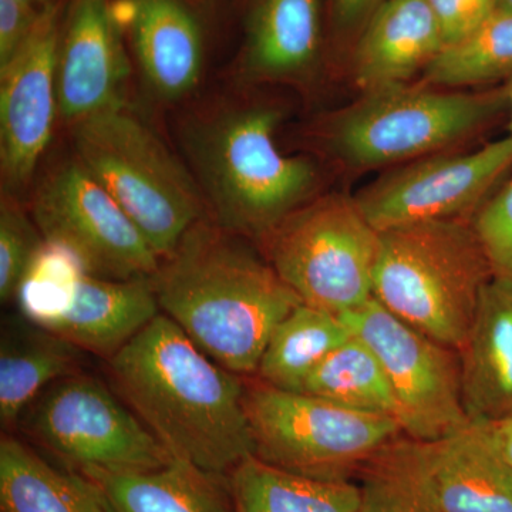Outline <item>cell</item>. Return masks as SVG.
Wrapping results in <instances>:
<instances>
[{"mask_svg": "<svg viewBox=\"0 0 512 512\" xmlns=\"http://www.w3.org/2000/svg\"><path fill=\"white\" fill-rule=\"evenodd\" d=\"M107 362L114 392L174 458L228 476L254 456L242 376L163 312Z\"/></svg>", "mask_w": 512, "mask_h": 512, "instance_id": "obj_1", "label": "cell"}, {"mask_svg": "<svg viewBox=\"0 0 512 512\" xmlns=\"http://www.w3.org/2000/svg\"><path fill=\"white\" fill-rule=\"evenodd\" d=\"M217 222H195L153 281L161 312L215 363L255 376L276 326L302 305L264 254Z\"/></svg>", "mask_w": 512, "mask_h": 512, "instance_id": "obj_2", "label": "cell"}, {"mask_svg": "<svg viewBox=\"0 0 512 512\" xmlns=\"http://www.w3.org/2000/svg\"><path fill=\"white\" fill-rule=\"evenodd\" d=\"M279 123L275 107L239 104L192 117L181 133L212 221L259 244L312 200L319 183L311 160L282 153Z\"/></svg>", "mask_w": 512, "mask_h": 512, "instance_id": "obj_3", "label": "cell"}, {"mask_svg": "<svg viewBox=\"0 0 512 512\" xmlns=\"http://www.w3.org/2000/svg\"><path fill=\"white\" fill-rule=\"evenodd\" d=\"M493 279L471 221H421L379 231L373 298L450 348L463 346Z\"/></svg>", "mask_w": 512, "mask_h": 512, "instance_id": "obj_4", "label": "cell"}, {"mask_svg": "<svg viewBox=\"0 0 512 512\" xmlns=\"http://www.w3.org/2000/svg\"><path fill=\"white\" fill-rule=\"evenodd\" d=\"M74 153L140 229L158 258L204 218L194 175L124 104L73 124Z\"/></svg>", "mask_w": 512, "mask_h": 512, "instance_id": "obj_5", "label": "cell"}, {"mask_svg": "<svg viewBox=\"0 0 512 512\" xmlns=\"http://www.w3.org/2000/svg\"><path fill=\"white\" fill-rule=\"evenodd\" d=\"M507 113L504 87L450 92L393 84L363 92L326 126L330 151L359 171L402 165L476 136Z\"/></svg>", "mask_w": 512, "mask_h": 512, "instance_id": "obj_6", "label": "cell"}, {"mask_svg": "<svg viewBox=\"0 0 512 512\" xmlns=\"http://www.w3.org/2000/svg\"><path fill=\"white\" fill-rule=\"evenodd\" d=\"M254 456L296 476L352 481L403 433L393 417L357 412L322 397L245 382Z\"/></svg>", "mask_w": 512, "mask_h": 512, "instance_id": "obj_7", "label": "cell"}, {"mask_svg": "<svg viewBox=\"0 0 512 512\" xmlns=\"http://www.w3.org/2000/svg\"><path fill=\"white\" fill-rule=\"evenodd\" d=\"M261 247L305 305L342 316L373 298L379 231L353 197L312 198L288 215Z\"/></svg>", "mask_w": 512, "mask_h": 512, "instance_id": "obj_8", "label": "cell"}, {"mask_svg": "<svg viewBox=\"0 0 512 512\" xmlns=\"http://www.w3.org/2000/svg\"><path fill=\"white\" fill-rule=\"evenodd\" d=\"M23 413L30 437L79 473L156 470L174 458L119 394L86 373L50 384Z\"/></svg>", "mask_w": 512, "mask_h": 512, "instance_id": "obj_9", "label": "cell"}, {"mask_svg": "<svg viewBox=\"0 0 512 512\" xmlns=\"http://www.w3.org/2000/svg\"><path fill=\"white\" fill-rule=\"evenodd\" d=\"M32 218L45 242L72 255L84 274L130 281L153 278L160 265L140 229L77 158L46 175Z\"/></svg>", "mask_w": 512, "mask_h": 512, "instance_id": "obj_10", "label": "cell"}, {"mask_svg": "<svg viewBox=\"0 0 512 512\" xmlns=\"http://www.w3.org/2000/svg\"><path fill=\"white\" fill-rule=\"evenodd\" d=\"M342 319L382 363L406 436L430 443L470 423L457 349L413 328L375 298Z\"/></svg>", "mask_w": 512, "mask_h": 512, "instance_id": "obj_11", "label": "cell"}, {"mask_svg": "<svg viewBox=\"0 0 512 512\" xmlns=\"http://www.w3.org/2000/svg\"><path fill=\"white\" fill-rule=\"evenodd\" d=\"M511 170L508 134L473 153H437L397 165L353 198L377 231L421 221H471Z\"/></svg>", "mask_w": 512, "mask_h": 512, "instance_id": "obj_12", "label": "cell"}, {"mask_svg": "<svg viewBox=\"0 0 512 512\" xmlns=\"http://www.w3.org/2000/svg\"><path fill=\"white\" fill-rule=\"evenodd\" d=\"M60 12L62 2L46 9L25 45L0 67V173L8 194L32 180L59 114Z\"/></svg>", "mask_w": 512, "mask_h": 512, "instance_id": "obj_13", "label": "cell"}, {"mask_svg": "<svg viewBox=\"0 0 512 512\" xmlns=\"http://www.w3.org/2000/svg\"><path fill=\"white\" fill-rule=\"evenodd\" d=\"M113 0H72L57 57L59 116L69 124L121 106L130 74Z\"/></svg>", "mask_w": 512, "mask_h": 512, "instance_id": "obj_14", "label": "cell"}, {"mask_svg": "<svg viewBox=\"0 0 512 512\" xmlns=\"http://www.w3.org/2000/svg\"><path fill=\"white\" fill-rule=\"evenodd\" d=\"M158 313L151 278L111 281L82 272L63 302L35 323L82 352L109 360Z\"/></svg>", "mask_w": 512, "mask_h": 512, "instance_id": "obj_15", "label": "cell"}, {"mask_svg": "<svg viewBox=\"0 0 512 512\" xmlns=\"http://www.w3.org/2000/svg\"><path fill=\"white\" fill-rule=\"evenodd\" d=\"M111 9L120 29L131 32L151 92L165 101L188 96L201 79L204 39L183 0H116Z\"/></svg>", "mask_w": 512, "mask_h": 512, "instance_id": "obj_16", "label": "cell"}, {"mask_svg": "<svg viewBox=\"0 0 512 512\" xmlns=\"http://www.w3.org/2000/svg\"><path fill=\"white\" fill-rule=\"evenodd\" d=\"M446 47L427 0H384L367 20L353 55V80L363 92L410 83Z\"/></svg>", "mask_w": 512, "mask_h": 512, "instance_id": "obj_17", "label": "cell"}, {"mask_svg": "<svg viewBox=\"0 0 512 512\" xmlns=\"http://www.w3.org/2000/svg\"><path fill=\"white\" fill-rule=\"evenodd\" d=\"M461 393L470 421L494 423L512 414V281L494 278L458 349Z\"/></svg>", "mask_w": 512, "mask_h": 512, "instance_id": "obj_18", "label": "cell"}, {"mask_svg": "<svg viewBox=\"0 0 512 512\" xmlns=\"http://www.w3.org/2000/svg\"><path fill=\"white\" fill-rule=\"evenodd\" d=\"M424 446L443 512H512V464L487 423L470 421Z\"/></svg>", "mask_w": 512, "mask_h": 512, "instance_id": "obj_19", "label": "cell"}, {"mask_svg": "<svg viewBox=\"0 0 512 512\" xmlns=\"http://www.w3.org/2000/svg\"><path fill=\"white\" fill-rule=\"evenodd\" d=\"M322 43L320 0H254L241 72L249 82H303Z\"/></svg>", "mask_w": 512, "mask_h": 512, "instance_id": "obj_20", "label": "cell"}, {"mask_svg": "<svg viewBox=\"0 0 512 512\" xmlns=\"http://www.w3.org/2000/svg\"><path fill=\"white\" fill-rule=\"evenodd\" d=\"M80 474L97 488L106 512H232L228 476L181 458L156 470Z\"/></svg>", "mask_w": 512, "mask_h": 512, "instance_id": "obj_21", "label": "cell"}, {"mask_svg": "<svg viewBox=\"0 0 512 512\" xmlns=\"http://www.w3.org/2000/svg\"><path fill=\"white\" fill-rule=\"evenodd\" d=\"M28 319V318H26ZM80 353L32 320L10 319L0 339V421L8 427L43 390L79 372Z\"/></svg>", "mask_w": 512, "mask_h": 512, "instance_id": "obj_22", "label": "cell"}, {"mask_svg": "<svg viewBox=\"0 0 512 512\" xmlns=\"http://www.w3.org/2000/svg\"><path fill=\"white\" fill-rule=\"evenodd\" d=\"M0 511L106 512L97 488L77 471L60 470L22 441L0 440Z\"/></svg>", "mask_w": 512, "mask_h": 512, "instance_id": "obj_23", "label": "cell"}, {"mask_svg": "<svg viewBox=\"0 0 512 512\" xmlns=\"http://www.w3.org/2000/svg\"><path fill=\"white\" fill-rule=\"evenodd\" d=\"M232 512H357L359 484L296 476L255 456L228 474Z\"/></svg>", "mask_w": 512, "mask_h": 512, "instance_id": "obj_24", "label": "cell"}, {"mask_svg": "<svg viewBox=\"0 0 512 512\" xmlns=\"http://www.w3.org/2000/svg\"><path fill=\"white\" fill-rule=\"evenodd\" d=\"M350 336L342 316L302 303L276 326L255 377L276 389L301 392L313 370Z\"/></svg>", "mask_w": 512, "mask_h": 512, "instance_id": "obj_25", "label": "cell"}, {"mask_svg": "<svg viewBox=\"0 0 512 512\" xmlns=\"http://www.w3.org/2000/svg\"><path fill=\"white\" fill-rule=\"evenodd\" d=\"M357 512H443L426 446L406 434L390 441L359 474Z\"/></svg>", "mask_w": 512, "mask_h": 512, "instance_id": "obj_26", "label": "cell"}, {"mask_svg": "<svg viewBox=\"0 0 512 512\" xmlns=\"http://www.w3.org/2000/svg\"><path fill=\"white\" fill-rule=\"evenodd\" d=\"M301 392L357 412L380 414L399 421L396 399L382 363L353 333L313 370Z\"/></svg>", "mask_w": 512, "mask_h": 512, "instance_id": "obj_27", "label": "cell"}, {"mask_svg": "<svg viewBox=\"0 0 512 512\" xmlns=\"http://www.w3.org/2000/svg\"><path fill=\"white\" fill-rule=\"evenodd\" d=\"M512 76V12L495 10L478 28L448 45L421 83L440 89L484 86Z\"/></svg>", "mask_w": 512, "mask_h": 512, "instance_id": "obj_28", "label": "cell"}, {"mask_svg": "<svg viewBox=\"0 0 512 512\" xmlns=\"http://www.w3.org/2000/svg\"><path fill=\"white\" fill-rule=\"evenodd\" d=\"M45 245L35 221L30 220L13 194L3 192L0 202V301L18 295L36 255Z\"/></svg>", "mask_w": 512, "mask_h": 512, "instance_id": "obj_29", "label": "cell"}, {"mask_svg": "<svg viewBox=\"0 0 512 512\" xmlns=\"http://www.w3.org/2000/svg\"><path fill=\"white\" fill-rule=\"evenodd\" d=\"M485 249L494 278L512 281V177L471 220Z\"/></svg>", "mask_w": 512, "mask_h": 512, "instance_id": "obj_30", "label": "cell"}, {"mask_svg": "<svg viewBox=\"0 0 512 512\" xmlns=\"http://www.w3.org/2000/svg\"><path fill=\"white\" fill-rule=\"evenodd\" d=\"M436 15L446 46L478 28L497 10V0H427Z\"/></svg>", "mask_w": 512, "mask_h": 512, "instance_id": "obj_31", "label": "cell"}, {"mask_svg": "<svg viewBox=\"0 0 512 512\" xmlns=\"http://www.w3.org/2000/svg\"><path fill=\"white\" fill-rule=\"evenodd\" d=\"M43 13L25 0H0V67L25 45Z\"/></svg>", "mask_w": 512, "mask_h": 512, "instance_id": "obj_32", "label": "cell"}, {"mask_svg": "<svg viewBox=\"0 0 512 512\" xmlns=\"http://www.w3.org/2000/svg\"><path fill=\"white\" fill-rule=\"evenodd\" d=\"M384 0H332L333 15L343 28H353L367 22Z\"/></svg>", "mask_w": 512, "mask_h": 512, "instance_id": "obj_33", "label": "cell"}, {"mask_svg": "<svg viewBox=\"0 0 512 512\" xmlns=\"http://www.w3.org/2000/svg\"><path fill=\"white\" fill-rule=\"evenodd\" d=\"M487 426L495 446L512 464V414L494 423H487Z\"/></svg>", "mask_w": 512, "mask_h": 512, "instance_id": "obj_34", "label": "cell"}, {"mask_svg": "<svg viewBox=\"0 0 512 512\" xmlns=\"http://www.w3.org/2000/svg\"><path fill=\"white\" fill-rule=\"evenodd\" d=\"M505 99H507L508 134L512 136V76L504 84Z\"/></svg>", "mask_w": 512, "mask_h": 512, "instance_id": "obj_35", "label": "cell"}, {"mask_svg": "<svg viewBox=\"0 0 512 512\" xmlns=\"http://www.w3.org/2000/svg\"><path fill=\"white\" fill-rule=\"evenodd\" d=\"M25 2L30 3V5L36 6V8L46 10L52 8V6L57 5V3L62 2V0H25Z\"/></svg>", "mask_w": 512, "mask_h": 512, "instance_id": "obj_36", "label": "cell"}, {"mask_svg": "<svg viewBox=\"0 0 512 512\" xmlns=\"http://www.w3.org/2000/svg\"><path fill=\"white\" fill-rule=\"evenodd\" d=\"M497 9L512 12V0H497Z\"/></svg>", "mask_w": 512, "mask_h": 512, "instance_id": "obj_37", "label": "cell"}]
</instances>
